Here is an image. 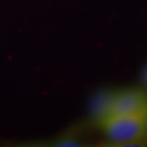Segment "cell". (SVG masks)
Returning a JSON list of instances; mask_svg holds the SVG:
<instances>
[{"label": "cell", "mask_w": 147, "mask_h": 147, "mask_svg": "<svg viewBox=\"0 0 147 147\" xmlns=\"http://www.w3.org/2000/svg\"><path fill=\"white\" fill-rule=\"evenodd\" d=\"M114 92H100L93 96L89 105L90 114L98 123L109 116L111 98Z\"/></svg>", "instance_id": "3"}, {"label": "cell", "mask_w": 147, "mask_h": 147, "mask_svg": "<svg viewBox=\"0 0 147 147\" xmlns=\"http://www.w3.org/2000/svg\"><path fill=\"white\" fill-rule=\"evenodd\" d=\"M58 146H79L81 145H79V143H78L75 141H72L70 139H65L62 141H60L57 143Z\"/></svg>", "instance_id": "4"}, {"label": "cell", "mask_w": 147, "mask_h": 147, "mask_svg": "<svg viewBox=\"0 0 147 147\" xmlns=\"http://www.w3.org/2000/svg\"><path fill=\"white\" fill-rule=\"evenodd\" d=\"M99 124L113 146H146L147 113L110 116Z\"/></svg>", "instance_id": "1"}, {"label": "cell", "mask_w": 147, "mask_h": 147, "mask_svg": "<svg viewBox=\"0 0 147 147\" xmlns=\"http://www.w3.org/2000/svg\"><path fill=\"white\" fill-rule=\"evenodd\" d=\"M144 113H147V94L144 91L127 88L114 92L108 117L133 115Z\"/></svg>", "instance_id": "2"}]
</instances>
